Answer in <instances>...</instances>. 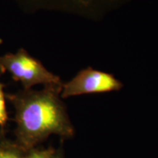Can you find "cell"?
<instances>
[{"label": "cell", "instance_id": "ba28073f", "mask_svg": "<svg viewBox=\"0 0 158 158\" xmlns=\"http://www.w3.org/2000/svg\"><path fill=\"white\" fill-rule=\"evenodd\" d=\"M11 140L7 137V133L4 129L0 130V147L9 143Z\"/></svg>", "mask_w": 158, "mask_h": 158}, {"label": "cell", "instance_id": "277c9868", "mask_svg": "<svg viewBox=\"0 0 158 158\" xmlns=\"http://www.w3.org/2000/svg\"><path fill=\"white\" fill-rule=\"evenodd\" d=\"M123 87L124 84L113 74L87 67L81 70L69 81L63 83L61 98L116 92Z\"/></svg>", "mask_w": 158, "mask_h": 158}, {"label": "cell", "instance_id": "5b68a950", "mask_svg": "<svg viewBox=\"0 0 158 158\" xmlns=\"http://www.w3.org/2000/svg\"><path fill=\"white\" fill-rule=\"evenodd\" d=\"M27 153L12 140L0 147V158H26Z\"/></svg>", "mask_w": 158, "mask_h": 158}, {"label": "cell", "instance_id": "3957f363", "mask_svg": "<svg viewBox=\"0 0 158 158\" xmlns=\"http://www.w3.org/2000/svg\"><path fill=\"white\" fill-rule=\"evenodd\" d=\"M0 72L10 74L15 81L21 83L23 89H30L38 84H63L59 76L49 71L24 48L0 56Z\"/></svg>", "mask_w": 158, "mask_h": 158}, {"label": "cell", "instance_id": "9c48e42d", "mask_svg": "<svg viewBox=\"0 0 158 158\" xmlns=\"http://www.w3.org/2000/svg\"><path fill=\"white\" fill-rule=\"evenodd\" d=\"M51 158H62V155H61V154L59 152H54Z\"/></svg>", "mask_w": 158, "mask_h": 158}, {"label": "cell", "instance_id": "52a82bcc", "mask_svg": "<svg viewBox=\"0 0 158 158\" xmlns=\"http://www.w3.org/2000/svg\"><path fill=\"white\" fill-rule=\"evenodd\" d=\"M54 151L51 150H45V151H40V150L31 149L28 152L26 155V158H51Z\"/></svg>", "mask_w": 158, "mask_h": 158}, {"label": "cell", "instance_id": "6da1fadb", "mask_svg": "<svg viewBox=\"0 0 158 158\" xmlns=\"http://www.w3.org/2000/svg\"><path fill=\"white\" fill-rule=\"evenodd\" d=\"M62 85H46L40 90L23 89L5 94L15 109L14 142L23 151L34 149L51 135H73V126L61 98Z\"/></svg>", "mask_w": 158, "mask_h": 158}, {"label": "cell", "instance_id": "8992f818", "mask_svg": "<svg viewBox=\"0 0 158 158\" xmlns=\"http://www.w3.org/2000/svg\"><path fill=\"white\" fill-rule=\"evenodd\" d=\"M5 85L0 82V127L4 129L8 121V114L7 112L5 104V94L4 92Z\"/></svg>", "mask_w": 158, "mask_h": 158}, {"label": "cell", "instance_id": "7a4b0ae2", "mask_svg": "<svg viewBox=\"0 0 158 158\" xmlns=\"http://www.w3.org/2000/svg\"><path fill=\"white\" fill-rule=\"evenodd\" d=\"M23 12H56L100 21L136 0H13Z\"/></svg>", "mask_w": 158, "mask_h": 158}]
</instances>
